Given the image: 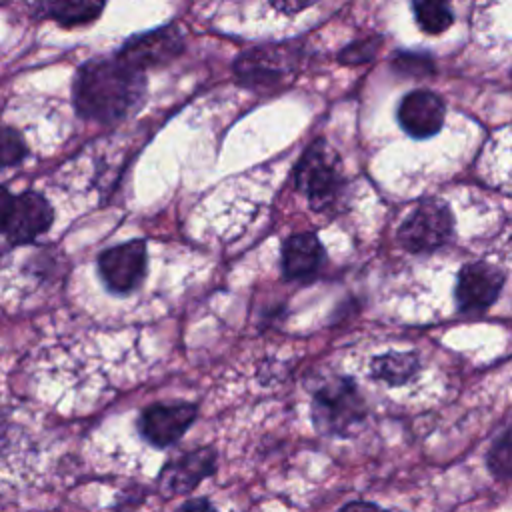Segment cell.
Segmentation results:
<instances>
[{"instance_id":"52a82bcc","label":"cell","mask_w":512,"mask_h":512,"mask_svg":"<svg viewBox=\"0 0 512 512\" xmlns=\"http://www.w3.org/2000/svg\"><path fill=\"white\" fill-rule=\"evenodd\" d=\"M184 50L182 32L176 26H162L152 32L132 36L116 52V58L144 72L154 66H164Z\"/></svg>"},{"instance_id":"9c48e42d","label":"cell","mask_w":512,"mask_h":512,"mask_svg":"<svg viewBox=\"0 0 512 512\" xmlns=\"http://www.w3.org/2000/svg\"><path fill=\"white\" fill-rule=\"evenodd\" d=\"M504 286V272L488 262H468L456 280V304L462 312H482L490 308Z\"/></svg>"},{"instance_id":"ac0fdd59","label":"cell","mask_w":512,"mask_h":512,"mask_svg":"<svg viewBox=\"0 0 512 512\" xmlns=\"http://www.w3.org/2000/svg\"><path fill=\"white\" fill-rule=\"evenodd\" d=\"M392 68L402 76L422 78L434 74V60L422 52H398L392 58Z\"/></svg>"},{"instance_id":"8992f818","label":"cell","mask_w":512,"mask_h":512,"mask_svg":"<svg viewBox=\"0 0 512 512\" xmlns=\"http://www.w3.org/2000/svg\"><path fill=\"white\" fill-rule=\"evenodd\" d=\"M452 230L454 220L450 208L440 200H424L400 224L398 240L408 252H434L450 240Z\"/></svg>"},{"instance_id":"277c9868","label":"cell","mask_w":512,"mask_h":512,"mask_svg":"<svg viewBox=\"0 0 512 512\" xmlns=\"http://www.w3.org/2000/svg\"><path fill=\"white\" fill-rule=\"evenodd\" d=\"M302 46L284 42L242 52L234 62L238 82L248 88H272L286 82L302 62Z\"/></svg>"},{"instance_id":"ffe728a7","label":"cell","mask_w":512,"mask_h":512,"mask_svg":"<svg viewBox=\"0 0 512 512\" xmlns=\"http://www.w3.org/2000/svg\"><path fill=\"white\" fill-rule=\"evenodd\" d=\"M26 154H28V148L22 134L12 126H4L2 128V166L8 168L18 164Z\"/></svg>"},{"instance_id":"2e32d148","label":"cell","mask_w":512,"mask_h":512,"mask_svg":"<svg viewBox=\"0 0 512 512\" xmlns=\"http://www.w3.org/2000/svg\"><path fill=\"white\" fill-rule=\"evenodd\" d=\"M412 10L420 30L432 36L446 32L454 22L450 0H412Z\"/></svg>"},{"instance_id":"d6986e66","label":"cell","mask_w":512,"mask_h":512,"mask_svg":"<svg viewBox=\"0 0 512 512\" xmlns=\"http://www.w3.org/2000/svg\"><path fill=\"white\" fill-rule=\"evenodd\" d=\"M382 44V36H368V38H360V40H354L350 42L348 46H344L338 54V60L342 64H348V66H360V64H366L370 60H374L378 48Z\"/></svg>"},{"instance_id":"6da1fadb","label":"cell","mask_w":512,"mask_h":512,"mask_svg":"<svg viewBox=\"0 0 512 512\" xmlns=\"http://www.w3.org/2000/svg\"><path fill=\"white\" fill-rule=\"evenodd\" d=\"M146 94L144 72L120 58H96L82 64L72 82L78 116L96 124H116L140 108Z\"/></svg>"},{"instance_id":"4fadbf2b","label":"cell","mask_w":512,"mask_h":512,"mask_svg":"<svg viewBox=\"0 0 512 512\" xmlns=\"http://www.w3.org/2000/svg\"><path fill=\"white\" fill-rule=\"evenodd\" d=\"M324 260V248L314 232H298L282 246V268L290 280H310Z\"/></svg>"},{"instance_id":"ba28073f","label":"cell","mask_w":512,"mask_h":512,"mask_svg":"<svg viewBox=\"0 0 512 512\" xmlns=\"http://www.w3.org/2000/svg\"><path fill=\"white\" fill-rule=\"evenodd\" d=\"M98 274L114 294L136 290L146 274V242L130 240L98 256Z\"/></svg>"},{"instance_id":"7a4b0ae2","label":"cell","mask_w":512,"mask_h":512,"mask_svg":"<svg viewBox=\"0 0 512 512\" xmlns=\"http://www.w3.org/2000/svg\"><path fill=\"white\" fill-rule=\"evenodd\" d=\"M294 180L316 212L336 206L344 192V174L338 152L324 140H314L296 164Z\"/></svg>"},{"instance_id":"30bf717a","label":"cell","mask_w":512,"mask_h":512,"mask_svg":"<svg viewBox=\"0 0 512 512\" xmlns=\"http://www.w3.org/2000/svg\"><path fill=\"white\" fill-rule=\"evenodd\" d=\"M196 418V406L188 402L152 404L142 410L138 428L140 434L154 446H170L182 438Z\"/></svg>"},{"instance_id":"5b68a950","label":"cell","mask_w":512,"mask_h":512,"mask_svg":"<svg viewBox=\"0 0 512 512\" xmlns=\"http://www.w3.org/2000/svg\"><path fill=\"white\" fill-rule=\"evenodd\" d=\"M54 212L48 200L34 192L26 190L18 196H12L4 186L0 192V224L4 238L12 246L28 244L46 232L52 224Z\"/></svg>"},{"instance_id":"5bb4252c","label":"cell","mask_w":512,"mask_h":512,"mask_svg":"<svg viewBox=\"0 0 512 512\" xmlns=\"http://www.w3.org/2000/svg\"><path fill=\"white\" fill-rule=\"evenodd\" d=\"M106 0H46L48 16L64 28H74L96 20Z\"/></svg>"},{"instance_id":"9a60e30c","label":"cell","mask_w":512,"mask_h":512,"mask_svg":"<svg viewBox=\"0 0 512 512\" xmlns=\"http://www.w3.org/2000/svg\"><path fill=\"white\" fill-rule=\"evenodd\" d=\"M370 370L374 378L386 384L398 386L408 382L416 374L418 358L412 352H388V354L376 356L370 364Z\"/></svg>"},{"instance_id":"603a6c76","label":"cell","mask_w":512,"mask_h":512,"mask_svg":"<svg viewBox=\"0 0 512 512\" xmlns=\"http://www.w3.org/2000/svg\"><path fill=\"white\" fill-rule=\"evenodd\" d=\"M338 512H386V510L372 502H348Z\"/></svg>"},{"instance_id":"3957f363","label":"cell","mask_w":512,"mask_h":512,"mask_svg":"<svg viewBox=\"0 0 512 512\" xmlns=\"http://www.w3.org/2000/svg\"><path fill=\"white\" fill-rule=\"evenodd\" d=\"M366 414L364 398L348 376H336L324 382L312 400V418L320 432L348 434Z\"/></svg>"},{"instance_id":"7c38bea8","label":"cell","mask_w":512,"mask_h":512,"mask_svg":"<svg viewBox=\"0 0 512 512\" xmlns=\"http://www.w3.org/2000/svg\"><path fill=\"white\" fill-rule=\"evenodd\" d=\"M216 466V452L212 448H196L172 458L160 472V486L170 494H184L200 480L210 476Z\"/></svg>"},{"instance_id":"7402d4cb","label":"cell","mask_w":512,"mask_h":512,"mask_svg":"<svg viewBox=\"0 0 512 512\" xmlns=\"http://www.w3.org/2000/svg\"><path fill=\"white\" fill-rule=\"evenodd\" d=\"M176 512H218L208 500L204 498H194V500H188L184 502Z\"/></svg>"},{"instance_id":"8fae6325","label":"cell","mask_w":512,"mask_h":512,"mask_svg":"<svg viewBox=\"0 0 512 512\" xmlns=\"http://www.w3.org/2000/svg\"><path fill=\"white\" fill-rule=\"evenodd\" d=\"M398 122L412 138H430L444 124V100L432 90H412L398 106Z\"/></svg>"},{"instance_id":"44dd1931","label":"cell","mask_w":512,"mask_h":512,"mask_svg":"<svg viewBox=\"0 0 512 512\" xmlns=\"http://www.w3.org/2000/svg\"><path fill=\"white\" fill-rule=\"evenodd\" d=\"M318 0H270L272 8L280 14H288V16H294L310 6H314Z\"/></svg>"},{"instance_id":"e0dca14e","label":"cell","mask_w":512,"mask_h":512,"mask_svg":"<svg viewBox=\"0 0 512 512\" xmlns=\"http://www.w3.org/2000/svg\"><path fill=\"white\" fill-rule=\"evenodd\" d=\"M486 460L496 478L512 480V424L494 440Z\"/></svg>"}]
</instances>
